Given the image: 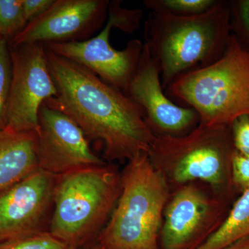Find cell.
<instances>
[{
	"mask_svg": "<svg viewBox=\"0 0 249 249\" xmlns=\"http://www.w3.org/2000/svg\"><path fill=\"white\" fill-rule=\"evenodd\" d=\"M234 201L194 181L170 192L163 212L160 249H197L222 225Z\"/></svg>",
	"mask_w": 249,
	"mask_h": 249,
	"instance_id": "obj_7",
	"label": "cell"
},
{
	"mask_svg": "<svg viewBox=\"0 0 249 249\" xmlns=\"http://www.w3.org/2000/svg\"><path fill=\"white\" fill-rule=\"evenodd\" d=\"M37 159L39 169L64 175L107 163L89 146L83 129L71 118L45 102L38 113Z\"/></svg>",
	"mask_w": 249,
	"mask_h": 249,
	"instance_id": "obj_9",
	"label": "cell"
},
{
	"mask_svg": "<svg viewBox=\"0 0 249 249\" xmlns=\"http://www.w3.org/2000/svg\"><path fill=\"white\" fill-rule=\"evenodd\" d=\"M232 180L239 196L249 188V156L237 150L232 160Z\"/></svg>",
	"mask_w": 249,
	"mask_h": 249,
	"instance_id": "obj_22",
	"label": "cell"
},
{
	"mask_svg": "<svg viewBox=\"0 0 249 249\" xmlns=\"http://www.w3.org/2000/svg\"><path fill=\"white\" fill-rule=\"evenodd\" d=\"M57 176L40 169L0 193V243L38 231Z\"/></svg>",
	"mask_w": 249,
	"mask_h": 249,
	"instance_id": "obj_13",
	"label": "cell"
},
{
	"mask_svg": "<svg viewBox=\"0 0 249 249\" xmlns=\"http://www.w3.org/2000/svg\"><path fill=\"white\" fill-rule=\"evenodd\" d=\"M216 2L217 0H145L143 4L151 12L188 16L206 12Z\"/></svg>",
	"mask_w": 249,
	"mask_h": 249,
	"instance_id": "obj_16",
	"label": "cell"
},
{
	"mask_svg": "<svg viewBox=\"0 0 249 249\" xmlns=\"http://www.w3.org/2000/svg\"><path fill=\"white\" fill-rule=\"evenodd\" d=\"M231 129L235 150L249 156V115L236 119L231 124Z\"/></svg>",
	"mask_w": 249,
	"mask_h": 249,
	"instance_id": "obj_23",
	"label": "cell"
},
{
	"mask_svg": "<svg viewBox=\"0 0 249 249\" xmlns=\"http://www.w3.org/2000/svg\"><path fill=\"white\" fill-rule=\"evenodd\" d=\"M235 152L231 126L199 124L184 135H156L147 155L170 192L200 181L216 194L235 201L239 196L232 180Z\"/></svg>",
	"mask_w": 249,
	"mask_h": 249,
	"instance_id": "obj_3",
	"label": "cell"
},
{
	"mask_svg": "<svg viewBox=\"0 0 249 249\" xmlns=\"http://www.w3.org/2000/svg\"><path fill=\"white\" fill-rule=\"evenodd\" d=\"M121 190V175L111 163L57 176L49 232L78 247L110 217Z\"/></svg>",
	"mask_w": 249,
	"mask_h": 249,
	"instance_id": "obj_6",
	"label": "cell"
},
{
	"mask_svg": "<svg viewBox=\"0 0 249 249\" xmlns=\"http://www.w3.org/2000/svg\"><path fill=\"white\" fill-rule=\"evenodd\" d=\"M223 249H249V237L237 241L235 243Z\"/></svg>",
	"mask_w": 249,
	"mask_h": 249,
	"instance_id": "obj_25",
	"label": "cell"
},
{
	"mask_svg": "<svg viewBox=\"0 0 249 249\" xmlns=\"http://www.w3.org/2000/svg\"><path fill=\"white\" fill-rule=\"evenodd\" d=\"M231 34L229 1L217 0L207 11L195 16L150 13L144 45L160 67L165 89L183 73L222 58Z\"/></svg>",
	"mask_w": 249,
	"mask_h": 249,
	"instance_id": "obj_2",
	"label": "cell"
},
{
	"mask_svg": "<svg viewBox=\"0 0 249 249\" xmlns=\"http://www.w3.org/2000/svg\"><path fill=\"white\" fill-rule=\"evenodd\" d=\"M36 132L0 131V193L39 169Z\"/></svg>",
	"mask_w": 249,
	"mask_h": 249,
	"instance_id": "obj_14",
	"label": "cell"
},
{
	"mask_svg": "<svg viewBox=\"0 0 249 249\" xmlns=\"http://www.w3.org/2000/svg\"><path fill=\"white\" fill-rule=\"evenodd\" d=\"M12 78L9 43L0 36V131L7 126V107Z\"/></svg>",
	"mask_w": 249,
	"mask_h": 249,
	"instance_id": "obj_18",
	"label": "cell"
},
{
	"mask_svg": "<svg viewBox=\"0 0 249 249\" xmlns=\"http://www.w3.org/2000/svg\"><path fill=\"white\" fill-rule=\"evenodd\" d=\"M112 29V22L107 19L101 32L89 40L44 45L59 56L85 67L126 94L138 68L143 43L134 39L123 50H116L109 42Z\"/></svg>",
	"mask_w": 249,
	"mask_h": 249,
	"instance_id": "obj_11",
	"label": "cell"
},
{
	"mask_svg": "<svg viewBox=\"0 0 249 249\" xmlns=\"http://www.w3.org/2000/svg\"><path fill=\"white\" fill-rule=\"evenodd\" d=\"M45 51L58 90L47 104L71 118L87 138L102 142L108 163L148 153L155 135L137 103L85 67Z\"/></svg>",
	"mask_w": 249,
	"mask_h": 249,
	"instance_id": "obj_1",
	"label": "cell"
},
{
	"mask_svg": "<svg viewBox=\"0 0 249 249\" xmlns=\"http://www.w3.org/2000/svg\"><path fill=\"white\" fill-rule=\"evenodd\" d=\"M70 247L50 232L40 231L0 243V249H67Z\"/></svg>",
	"mask_w": 249,
	"mask_h": 249,
	"instance_id": "obj_19",
	"label": "cell"
},
{
	"mask_svg": "<svg viewBox=\"0 0 249 249\" xmlns=\"http://www.w3.org/2000/svg\"><path fill=\"white\" fill-rule=\"evenodd\" d=\"M22 0H0V36L9 43L27 25Z\"/></svg>",
	"mask_w": 249,
	"mask_h": 249,
	"instance_id": "obj_17",
	"label": "cell"
},
{
	"mask_svg": "<svg viewBox=\"0 0 249 249\" xmlns=\"http://www.w3.org/2000/svg\"><path fill=\"white\" fill-rule=\"evenodd\" d=\"M120 196L99 237L103 249H160L170 189L148 155L132 160L121 175Z\"/></svg>",
	"mask_w": 249,
	"mask_h": 249,
	"instance_id": "obj_4",
	"label": "cell"
},
{
	"mask_svg": "<svg viewBox=\"0 0 249 249\" xmlns=\"http://www.w3.org/2000/svg\"><path fill=\"white\" fill-rule=\"evenodd\" d=\"M76 249V247H70V248H68L67 249Z\"/></svg>",
	"mask_w": 249,
	"mask_h": 249,
	"instance_id": "obj_27",
	"label": "cell"
},
{
	"mask_svg": "<svg viewBox=\"0 0 249 249\" xmlns=\"http://www.w3.org/2000/svg\"><path fill=\"white\" fill-rule=\"evenodd\" d=\"M109 0H54L53 4L9 42L68 43L89 40L107 19Z\"/></svg>",
	"mask_w": 249,
	"mask_h": 249,
	"instance_id": "obj_10",
	"label": "cell"
},
{
	"mask_svg": "<svg viewBox=\"0 0 249 249\" xmlns=\"http://www.w3.org/2000/svg\"><path fill=\"white\" fill-rule=\"evenodd\" d=\"M9 49L12 78L6 128L17 132H37L41 106L58 93L49 71L45 45L26 44Z\"/></svg>",
	"mask_w": 249,
	"mask_h": 249,
	"instance_id": "obj_8",
	"label": "cell"
},
{
	"mask_svg": "<svg viewBox=\"0 0 249 249\" xmlns=\"http://www.w3.org/2000/svg\"><path fill=\"white\" fill-rule=\"evenodd\" d=\"M103 249L101 248V247H100L99 245H98V247H93V248H91V249Z\"/></svg>",
	"mask_w": 249,
	"mask_h": 249,
	"instance_id": "obj_26",
	"label": "cell"
},
{
	"mask_svg": "<svg viewBox=\"0 0 249 249\" xmlns=\"http://www.w3.org/2000/svg\"><path fill=\"white\" fill-rule=\"evenodd\" d=\"M165 89L170 98L194 109L199 124L231 126L249 115V51L231 34L222 58L183 73Z\"/></svg>",
	"mask_w": 249,
	"mask_h": 249,
	"instance_id": "obj_5",
	"label": "cell"
},
{
	"mask_svg": "<svg viewBox=\"0 0 249 249\" xmlns=\"http://www.w3.org/2000/svg\"><path fill=\"white\" fill-rule=\"evenodd\" d=\"M249 237V188L232 204L219 229L197 249H223Z\"/></svg>",
	"mask_w": 249,
	"mask_h": 249,
	"instance_id": "obj_15",
	"label": "cell"
},
{
	"mask_svg": "<svg viewBox=\"0 0 249 249\" xmlns=\"http://www.w3.org/2000/svg\"><path fill=\"white\" fill-rule=\"evenodd\" d=\"M126 94L142 108L155 135H184L199 124L197 113L174 103L163 91L160 71L146 46Z\"/></svg>",
	"mask_w": 249,
	"mask_h": 249,
	"instance_id": "obj_12",
	"label": "cell"
},
{
	"mask_svg": "<svg viewBox=\"0 0 249 249\" xmlns=\"http://www.w3.org/2000/svg\"><path fill=\"white\" fill-rule=\"evenodd\" d=\"M229 1L232 34L249 51V0Z\"/></svg>",
	"mask_w": 249,
	"mask_h": 249,
	"instance_id": "obj_21",
	"label": "cell"
},
{
	"mask_svg": "<svg viewBox=\"0 0 249 249\" xmlns=\"http://www.w3.org/2000/svg\"><path fill=\"white\" fill-rule=\"evenodd\" d=\"M54 0H22L23 12L27 23L45 14Z\"/></svg>",
	"mask_w": 249,
	"mask_h": 249,
	"instance_id": "obj_24",
	"label": "cell"
},
{
	"mask_svg": "<svg viewBox=\"0 0 249 249\" xmlns=\"http://www.w3.org/2000/svg\"><path fill=\"white\" fill-rule=\"evenodd\" d=\"M142 16V9L123 7L121 0L109 1L107 19L112 22L114 29H120L125 34H133L140 27Z\"/></svg>",
	"mask_w": 249,
	"mask_h": 249,
	"instance_id": "obj_20",
	"label": "cell"
}]
</instances>
